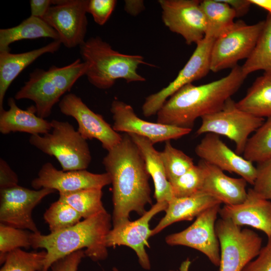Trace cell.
I'll list each match as a JSON object with an SVG mask.
<instances>
[{"instance_id": "obj_1", "label": "cell", "mask_w": 271, "mask_h": 271, "mask_svg": "<svg viewBox=\"0 0 271 271\" xmlns=\"http://www.w3.org/2000/svg\"><path fill=\"white\" fill-rule=\"evenodd\" d=\"M102 164L112 185L113 226L129 220L136 212L140 216L152 204L149 175L141 152L127 133L120 143L108 151Z\"/></svg>"}, {"instance_id": "obj_2", "label": "cell", "mask_w": 271, "mask_h": 271, "mask_svg": "<svg viewBox=\"0 0 271 271\" xmlns=\"http://www.w3.org/2000/svg\"><path fill=\"white\" fill-rule=\"evenodd\" d=\"M246 77L236 66L226 76L200 85L188 84L174 93L158 111L157 122L192 129L199 117L220 110Z\"/></svg>"}, {"instance_id": "obj_3", "label": "cell", "mask_w": 271, "mask_h": 271, "mask_svg": "<svg viewBox=\"0 0 271 271\" xmlns=\"http://www.w3.org/2000/svg\"><path fill=\"white\" fill-rule=\"evenodd\" d=\"M111 221L112 217L105 211L59 232L47 235L33 232L32 247L46 251L42 271H49L57 260L83 248L85 256L94 261L105 259L106 237L111 229Z\"/></svg>"}, {"instance_id": "obj_4", "label": "cell", "mask_w": 271, "mask_h": 271, "mask_svg": "<svg viewBox=\"0 0 271 271\" xmlns=\"http://www.w3.org/2000/svg\"><path fill=\"white\" fill-rule=\"evenodd\" d=\"M80 53L87 66L85 75L89 82L101 89L111 88L117 79L127 83L143 82L145 77L137 72L140 65L152 66L140 55L121 53L100 37H91L80 46Z\"/></svg>"}, {"instance_id": "obj_5", "label": "cell", "mask_w": 271, "mask_h": 271, "mask_svg": "<svg viewBox=\"0 0 271 271\" xmlns=\"http://www.w3.org/2000/svg\"><path fill=\"white\" fill-rule=\"evenodd\" d=\"M87 69V64L80 59L63 67L52 66L47 70L36 69L30 74L28 81L14 98L34 101L37 115L45 119L51 114L53 107L62 95L85 75Z\"/></svg>"}, {"instance_id": "obj_6", "label": "cell", "mask_w": 271, "mask_h": 271, "mask_svg": "<svg viewBox=\"0 0 271 271\" xmlns=\"http://www.w3.org/2000/svg\"><path fill=\"white\" fill-rule=\"evenodd\" d=\"M52 130L41 136L31 135L30 144L59 162L64 171L86 170L91 155L86 140L68 121L53 119Z\"/></svg>"}, {"instance_id": "obj_7", "label": "cell", "mask_w": 271, "mask_h": 271, "mask_svg": "<svg viewBox=\"0 0 271 271\" xmlns=\"http://www.w3.org/2000/svg\"><path fill=\"white\" fill-rule=\"evenodd\" d=\"M220 218L215 231L220 244L219 271H242L258 255L262 239L253 230Z\"/></svg>"}, {"instance_id": "obj_8", "label": "cell", "mask_w": 271, "mask_h": 271, "mask_svg": "<svg viewBox=\"0 0 271 271\" xmlns=\"http://www.w3.org/2000/svg\"><path fill=\"white\" fill-rule=\"evenodd\" d=\"M201 118L197 136L212 133L226 137L234 143L235 152L239 155L243 154L250 134L265 120L239 109L231 98L220 110Z\"/></svg>"}, {"instance_id": "obj_9", "label": "cell", "mask_w": 271, "mask_h": 271, "mask_svg": "<svg viewBox=\"0 0 271 271\" xmlns=\"http://www.w3.org/2000/svg\"><path fill=\"white\" fill-rule=\"evenodd\" d=\"M264 21L248 25L239 20L214 42L210 71L217 72L235 67L238 62L247 59L252 53L264 26Z\"/></svg>"}, {"instance_id": "obj_10", "label": "cell", "mask_w": 271, "mask_h": 271, "mask_svg": "<svg viewBox=\"0 0 271 271\" xmlns=\"http://www.w3.org/2000/svg\"><path fill=\"white\" fill-rule=\"evenodd\" d=\"M215 40L205 36L175 79L167 86L147 97L142 106L146 117L157 114L166 100L184 86L205 77L210 71L212 46Z\"/></svg>"}, {"instance_id": "obj_11", "label": "cell", "mask_w": 271, "mask_h": 271, "mask_svg": "<svg viewBox=\"0 0 271 271\" xmlns=\"http://www.w3.org/2000/svg\"><path fill=\"white\" fill-rule=\"evenodd\" d=\"M55 192L49 188L31 190L19 185L0 189L1 223L40 232L32 218V211L44 198Z\"/></svg>"}, {"instance_id": "obj_12", "label": "cell", "mask_w": 271, "mask_h": 271, "mask_svg": "<svg viewBox=\"0 0 271 271\" xmlns=\"http://www.w3.org/2000/svg\"><path fill=\"white\" fill-rule=\"evenodd\" d=\"M88 0L52 1L43 19L58 34L66 47L80 46L85 41L88 24Z\"/></svg>"}, {"instance_id": "obj_13", "label": "cell", "mask_w": 271, "mask_h": 271, "mask_svg": "<svg viewBox=\"0 0 271 271\" xmlns=\"http://www.w3.org/2000/svg\"><path fill=\"white\" fill-rule=\"evenodd\" d=\"M220 204L209 208L196 217L188 227L166 236L170 245H183L196 249L205 254L215 266L220 263V244L215 231V223Z\"/></svg>"}, {"instance_id": "obj_14", "label": "cell", "mask_w": 271, "mask_h": 271, "mask_svg": "<svg viewBox=\"0 0 271 271\" xmlns=\"http://www.w3.org/2000/svg\"><path fill=\"white\" fill-rule=\"evenodd\" d=\"M162 19L171 32L181 35L188 45L205 37L207 23L198 0H159Z\"/></svg>"}, {"instance_id": "obj_15", "label": "cell", "mask_w": 271, "mask_h": 271, "mask_svg": "<svg viewBox=\"0 0 271 271\" xmlns=\"http://www.w3.org/2000/svg\"><path fill=\"white\" fill-rule=\"evenodd\" d=\"M59 107L63 114L76 120L77 131L85 140L99 141L107 152L121 141L122 136L115 131L101 115L91 110L76 94L70 93L65 95L59 101Z\"/></svg>"}, {"instance_id": "obj_16", "label": "cell", "mask_w": 271, "mask_h": 271, "mask_svg": "<svg viewBox=\"0 0 271 271\" xmlns=\"http://www.w3.org/2000/svg\"><path fill=\"white\" fill-rule=\"evenodd\" d=\"M110 112L115 131L144 137L153 145L180 139L192 131L190 128L146 121L137 116L131 105L118 99L112 101Z\"/></svg>"}, {"instance_id": "obj_17", "label": "cell", "mask_w": 271, "mask_h": 271, "mask_svg": "<svg viewBox=\"0 0 271 271\" xmlns=\"http://www.w3.org/2000/svg\"><path fill=\"white\" fill-rule=\"evenodd\" d=\"M168 205L167 202H157L139 219L113 226L106 237L107 247L124 245L131 248L136 253L141 266L150 269L151 263L145 249L150 247L148 239L152 236L149 223L157 214L165 211Z\"/></svg>"}, {"instance_id": "obj_18", "label": "cell", "mask_w": 271, "mask_h": 271, "mask_svg": "<svg viewBox=\"0 0 271 271\" xmlns=\"http://www.w3.org/2000/svg\"><path fill=\"white\" fill-rule=\"evenodd\" d=\"M111 184L107 173L95 174L86 170L64 171L57 170L51 163H45L31 186L36 190L49 188L59 193L86 189H102Z\"/></svg>"}, {"instance_id": "obj_19", "label": "cell", "mask_w": 271, "mask_h": 271, "mask_svg": "<svg viewBox=\"0 0 271 271\" xmlns=\"http://www.w3.org/2000/svg\"><path fill=\"white\" fill-rule=\"evenodd\" d=\"M195 152L201 160L222 171L234 173L253 185L256 177V167L253 163L231 150L219 136L207 133L196 146Z\"/></svg>"}, {"instance_id": "obj_20", "label": "cell", "mask_w": 271, "mask_h": 271, "mask_svg": "<svg viewBox=\"0 0 271 271\" xmlns=\"http://www.w3.org/2000/svg\"><path fill=\"white\" fill-rule=\"evenodd\" d=\"M219 215L237 225L249 226L262 231L267 238L271 237V201L259 197L252 188L247 190L242 203L224 205L220 208Z\"/></svg>"}, {"instance_id": "obj_21", "label": "cell", "mask_w": 271, "mask_h": 271, "mask_svg": "<svg viewBox=\"0 0 271 271\" xmlns=\"http://www.w3.org/2000/svg\"><path fill=\"white\" fill-rule=\"evenodd\" d=\"M198 163L204 172L202 192L227 205L239 204L245 200L247 182L244 179L229 177L220 169L203 160Z\"/></svg>"}, {"instance_id": "obj_22", "label": "cell", "mask_w": 271, "mask_h": 271, "mask_svg": "<svg viewBox=\"0 0 271 271\" xmlns=\"http://www.w3.org/2000/svg\"><path fill=\"white\" fill-rule=\"evenodd\" d=\"M221 203L202 191L188 197H173L168 203L164 217L152 230V236L174 223L191 221L209 208Z\"/></svg>"}, {"instance_id": "obj_23", "label": "cell", "mask_w": 271, "mask_h": 271, "mask_svg": "<svg viewBox=\"0 0 271 271\" xmlns=\"http://www.w3.org/2000/svg\"><path fill=\"white\" fill-rule=\"evenodd\" d=\"M9 108L0 110V132L7 134L12 132H23L35 134H45L52 130L51 122L37 115L35 106L26 110L19 108L15 99L9 98Z\"/></svg>"}, {"instance_id": "obj_24", "label": "cell", "mask_w": 271, "mask_h": 271, "mask_svg": "<svg viewBox=\"0 0 271 271\" xmlns=\"http://www.w3.org/2000/svg\"><path fill=\"white\" fill-rule=\"evenodd\" d=\"M61 44L60 40H54L42 47L24 53L0 52V110L4 108V99L8 88L19 74L41 55L57 51Z\"/></svg>"}, {"instance_id": "obj_25", "label": "cell", "mask_w": 271, "mask_h": 271, "mask_svg": "<svg viewBox=\"0 0 271 271\" xmlns=\"http://www.w3.org/2000/svg\"><path fill=\"white\" fill-rule=\"evenodd\" d=\"M128 134L141 152L147 171L153 180L154 197L157 202L165 201L169 203L174 196L160 152L154 148V145L148 139L134 134Z\"/></svg>"}, {"instance_id": "obj_26", "label": "cell", "mask_w": 271, "mask_h": 271, "mask_svg": "<svg viewBox=\"0 0 271 271\" xmlns=\"http://www.w3.org/2000/svg\"><path fill=\"white\" fill-rule=\"evenodd\" d=\"M40 38L60 40L58 33L43 19L31 16L17 26L0 30V52L10 51V45L16 41Z\"/></svg>"}, {"instance_id": "obj_27", "label": "cell", "mask_w": 271, "mask_h": 271, "mask_svg": "<svg viewBox=\"0 0 271 271\" xmlns=\"http://www.w3.org/2000/svg\"><path fill=\"white\" fill-rule=\"evenodd\" d=\"M240 110L256 117L271 116V72H264L247 90L245 96L236 102Z\"/></svg>"}, {"instance_id": "obj_28", "label": "cell", "mask_w": 271, "mask_h": 271, "mask_svg": "<svg viewBox=\"0 0 271 271\" xmlns=\"http://www.w3.org/2000/svg\"><path fill=\"white\" fill-rule=\"evenodd\" d=\"M201 7L207 23L205 36L216 40L234 25L236 13L223 0L201 1Z\"/></svg>"}, {"instance_id": "obj_29", "label": "cell", "mask_w": 271, "mask_h": 271, "mask_svg": "<svg viewBox=\"0 0 271 271\" xmlns=\"http://www.w3.org/2000/svg\"><path fill=\"white\" fill-rule=\"evenodd\" d=\"M263 29L252 53L241 66L246 77L252 72H271V14L268 13Z\"/></svg>"}, {"instance_id": "obj_30", "label": "cell", "mask_w": 271, "mask_h": 271, "mask_svg": "<svg viewBox=\"0 0 271 271\" xmlns=\"http://www.w3.org/2000/svg\"><path fill=\"white\" fill-rule=\"evenodd\" d=\"M102 189L93 188L59 193L58 199L74 208L84 219L106 211L102 202Z\"/></svg>"}, {"instance_id": "obj_31", "label": "cell", "mask_w": 271, "mask_h": 271, "mask_svg": "<svg viewBox=\"0 0 271 271\" xmlns=\"http://www.w3.org/2000/svg\"><path fill=\"white\" fill-rule=\"evenodd\" d=\"M243 157L251 163L257 164L271 158V116L248 138Z\"/></svg>"}, {"instance_id": "obj_32", "label": "cell", "mask_w": 271, "mask_h": 271, "mask_svg": "<svg viewBox=\"0 0 271 271\" xmlns=\"http://www.w3.org/2000/svg\"><path fill=\"white\" fill-rule=\"evenodd\" d=\"M80 215L68 204L58 199L52 203L44 214L50 233L69 228L80 221Z\"/></svg>"}, {"instance_id": "obj_33", "label": "cell", "mask_w": 271, "mask_h": 271, "mask_svg": "<svg viewBox=\"0 0 271 271\" xmlns=\"http://www.w3.org/2000/svg\"><path fill=\"white\" fill-rule=\"evenodd\" d=\"M46 251L27 252L18 248L8 253L0 271H42Z\"/></svg>"}, {"instance_id": "obj_34", "label": "cell", "mask_w": 271, "mask_h": 271, "mask_svg": "<svg viewBox=\"0 0 271 271\" xmlns=\"http://www.w3.org/2000/svg\"><path fill=\"white\" fill-rule=\"evenodd\" d=\"M160 155L170 182L195 166L193 159L181 150L174 148L170 141L166 142L164 149L160 152Z\"/></svg>"}, {"instance_id": "obj_35", "label": "cell", "mask_w": 271, "mask_h": 271, "mask_svg": "<svg viewBox=\"0 0 271 271\" xmlns=\"http://www.w3.org/2000/svg\"><path fill=\"white\" fill-rule=\"evenodd\" d=\"M33 232L0 223V263L3 264L7 254L21 247H32Z\"/></svg>"}, {"instance_id": "obj_36", "label": "cell", "mask_w": 271, "mask_h": 271, "mask_svg": "<svg viewBox=\"0 0 271 271\" xmlns=\"http://www.w3.org/2000/svg\"><path fill=\"white\" fill-rule=\"evenodd\" d=\"M203 179V170L198 163L184 174L170 182L174 197H188L201 191Z\"/></svg>"}, {"instance_id": "obj_37", "label": "cell", "mask_w": 271, "mask_h": 271, "mask_svg": "<svg viewBox=\"0 0 271 271\" xmlns=\"http://www.w3.org/2000/svg\"><path fill=\"white\" fill-rule=\"evenodd\" d=\"M252 189L259 197L271 201V158L258 163Z\"/></svg>"}, {"instance_id": "obj_38", "label": "cell", "mask_w": 271, "mask_h": 271, "mask_svg": "<svg viewBox=\"0 0 271 271\" xmlns=\"http://www.w3.org/2000/svg\"><path fill=\"white\" fill-rule=\"evenodd\" d=\"M116 3L115 0H89L87 12L92 15L96 24L102 26L110 18Z\"/></svg>"}, {"instance_id": "obj_39", "label": "cell", "mask_w": 271, "mask_h": 271, "mask_svg": "<svg viewBox=\"0 0 271 271\" xmlns=\"http://www.w3.org/2000/svg\"><path fill=\"white\" fill-rule=\"evenodd\" d=\"M242 271H271V237L267 238L265 245Z\"/></svg>"}, {"instance_id": "obj_40", "label": "cell", "mask_w": 271, "mask_h": 271, "mask_svg": "<svg viewBox=\"0 0 271 271\" xmlns=\"http://www.w3.org/2000/svg\"><path fill=\"white\" fill-rule=\"evenodd\" d=\"M85 256L84 250L74 252L54 262L50 271H77L82 259Z\"/></svg>"}, {"instance_id": "obj_41", "label": "cell", "mask_w": 271, "mask_h": 271, "mask_svg": "<svg viewBox=\"0 0 271 271\" xmlns=\"http://www.w3.org/2000/svg\"><path fill=\"white\" fill-rule=\"evenodd\" d=\"M17 174L3 159H0V189L11 188L18 185Z\"/></svg>"}, {"instance_id": "obj_42", "label": "cell", "mask_w": 271, "mask_h": 271, "mask_svg": "<svg viewBox=\"0 0 271 271\" xmlns=\"http://www.w3.org/2000/svg\"><path fill=\"white\" fill-rule=\"evenodd\" d=\"M30 5L31 16L43 19L49 8L52 5V1L31 0Z\"/></svg>"}, {"instance_id": "obj_43", "label": "cell", "mask_w": 271, "mask_h": 271, "mask_svg": "<svg viewBox=\"0 0 271 271\" xmlns=\"http://www.w3.org/2000/svg\"><path fill=\"white\" fill-rule=\"evenodd\" d=\"M228 4L235 12L236 17L246 14L252 5L249 0H223Z\"/></svg>"}, {"instance_id": "obj_44", "label": "cell", "mask_w": 271, "mask_h": 271, "mask_svg": "<svg viewBox=\"0 0 271 271\" xmlns=\"http://www.w3.org/2000/svg\"><path fill=\"white\" fill-rule=\"evenodd\" d=\"M145 8L144 2L142 0H126L124 1V9L129 15L136 16L142 13Z\"/></svg>"}, {"instance_id": "obj_45", "label": "cell", "mask_w": 271, "mask_h": 271, "mask_svg": "<svg viewBox=\"0 0 271 271\" xmlns=\"http://www.w3.org/2000/svg\"><path fill=\"white\" fill-rule=\"evenodd\" d=\"M252 5H254L266 10L271 14V0H249Z\"/></svg>"}, {"instance_id": "obj_46", "label": "cell", "mask_w": 271, "mask_h": 271, "mask_svg": "<svg viewBox=\"0 0 271 271\" xmlns=\"http://www.w3.org/2000/svg\"><path fill=\"white\" fill-rule=\"evenodd\" d=\"M191 263L189 258H187L181 263L179 267V271H189Z\"/></svg>"}, {"instance_id": "obj_47", "label": "cell", "mask_w": 271, "mask_h": 271, "mask_svg": "<svg viewBox=\"0 0 271 271\" xmlns=\"http://www.w3.org/2000/svg\"><path fill=\"white\" fill-rule=\"evenodd\" d=\"M112 270H113V271H118V270L116 267H113ZM169 271H176V270H170Z\"/></svg>"}]
</instances>
